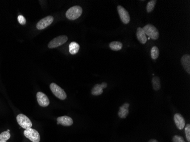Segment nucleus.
Returning <instances> with one entry per match:
<instances>
[{
	"label": "nucleus",
	"instance_id": "obj_8",
	"mask_svg": "<svg viewBox=\"0 0 190 142\" xmlns=\"http://www.w3.org/2000/svg\"><path fill=\"white\" fill-rule=\"evenodd\" d=\"M54 17L52 16H47L45 18L40 20L36 24V28L38 30H43L47 27L50 26L53 22Z\"/></svg>",
	"mask_w": 190,
	"mask_h": 142
},
{
	"label": "nucleus",
	"instance_id": "obj_2",
	"mask_svg": "<svg viewBox=\"0 0 190 142\" xmlns=\"http://www.w3.org/2000/svg\"><path fill=\"white\" fill-rule=\"evenodd\" d=\"M143 30L146 35L153 40H157L159 38V33L158 29L153 25L147 24L143 27Z\"/></svg>",
	"mask_w": 190,
	"mask_h": 142
},
{
	"label": "nucleus",
	"instance_id": "obj_6",
	"mask_svg": "<svg viewBox=\"0 0 190 142\" xmlns=\"http://www.w3.org/2000/svg\"><path fill=\"white\" fill-rule=\"evenodd\" d=\"M24 135L32 142H40V135L39 133L35 129H25L23 132Z\"/></svg>",
	"mask_w": 190,
	"mask_h": 142
},
{
	"label": "nucleus",
	"instance_id": "obj_20",
	"mask_svg": "<svg viewBox=\"0 0 190 142\" xmlns=\"http://www.w3.org/2000/svg\"><path fill=\"white\" fill-rule=\"evenodd\" d=\"M157 2V1L156 0H151L147 3L146 6V10L147 13H151L154 10Z\"/></svg>",
	"mask_w": 190,
	"mask_h": 142
},
{
	"label": "nucleus",
	"instance_id": "obj_17",
	"mask_svg": "<svg viewBox=\"0 0 190 142\" xmlns=\"http://www.w3.org/2000/svg\"><path fill=\"white\" fill-rule=\"evenodd\" d=\"M109 46L110 49L115 51H118L121 50L123 49V43H121L120 42H117V41L112 42L109 43Z\"/></svg>",
	"mask_w": 190,
	"mask_h": 142
},
{
	"label": "nucleus",
	"instance_id": "obj_11",
	"mask_svg": "<svg viewBox=\"0 0 190 142\" xmlns=\"http://www.w3.org/2000/svg\"><path fill=\"white\" fill-rule=\"evenodd\" d=\"M73 120L68 116H62L57 118V124H61L64 126H70L73 124Z\"/></svg>",
	"mask_w": 190,
	"mask_h": 142
},
{
	"label": "nucleus",
	"instance_id": "obj_23",
	"mask_svg": "<svg viewBox=\"0 0 190 142\" xmlns=\"http://www.w3.org/2000/svg\"><path fill=\"white\" fill-rule=\"evenodd\" d=\"M173 142H186L181 136L179 135H175L172 138Z\"/></svg>",
	"mask_w": 190,
	"mask_h": 142
},
{
	"label": "nucleus",
	"instance_id": "obj_3",
	"mask_svg": "<svg viewBox=\"0 0 190 142\" xmlns=\"http://www.w3.org/2000/svg\"><path fill=\"white\" fill-rule=\"evenodd\" d=\"M53 93L60 100H64L67 98V94L63 89L55 83H51L50 86Z\"/></svg>",
	"mask_w": 190,
	"mask_h": 142
},
{
	"label": "nucleus",
	"instance_id": "obj_5",
	"mask_svg": "<svg viewBox=\"0 0 190 142\" xmlns=\"http://www.w3.org/2000/svg\"><path fill=\"white\" fill-rule=\"evenodd\" d=\"M68 40V37L66 36H57L51 40L48 45L50 49H54L64 45Z\"/></svg>",
	"mask_w": 190,
	"mask_h": 142
},
{
	"label": "nucleus",
	"instance_id": "obj_9",
	"mask_svg": "<svg viewBox=\"0 0 190 142\" xmlns=\"http://www.w3.org/2000/svg\"><path fill=\"white\" fill-rule=\"evenodd\" d=\"M36 98L37 101L40 106L47 107L50 104V101L49 98L45 94L39 92L36 94Z\"/></svg>",
	"mask_w": 190,
	"mask_h": 142
},
{
	"label": "nucleus",
	"instance_id": "obj_14",
	"mask_svg": "<svg viewBox=\"0 0 190 142\" xmlns=\"http://www.w3.org/2000/svg\"><path fill=\"white\" fill-rule=\"evenodd\" d=\"M129 103H125L123 105L119 107V111L118 113V115L121 118H125L129 114Z\"/></svg>",
	"mask_w": 190,
	"mask_h": 142
},
{
	"label": "nucleus",
	"instance_id": "obj_12",
	"mask_svg": "<svg viewBox=\"0 0 190 142\" xmlns=\"http://www.w3.org/2000/svg\"><path fill=\"white\" fill-rule=\"evenodd\" d=\"M181 63L185 70L190 73V56L188 54L184 55L181 58Z\"/></svg>",
	"mask_w": 190,
	"mask_h": 142
},
{
	"label": "nucleus",
	"instance_id": "obj_4",
	"mask_svg": "<svg viewBox=\"0 0 190 142\" xmlns=\"http://www.w3.org/2000/svg\"><path fill=\"white\" fill-rule=\"evenodd\" d=\"M17 120L18 124H19V126L23 129H30L33 126L32 122L30 119L23 114H18L17 117Z\"/></svg>",
	"mask_w": 190,
	"mask_h": 142
},
{
	"label": "nucleus",
	"instance_id": "obj_15",
	"mask_svg": "<svg viewBox=\"0 0 190 142\" xmlns=\"http://www.w3.org/2000/svg\"><path fill=\"white\" fill-rule=\"evenodd\" d=\"M80 46L75 42H72L69 45V52L72 55H75L79 51Z\"/></svg>",
	"mask_w": 190,
	"mask_h": 142
},
{
	"label": "nucleus",
	"instance_id": "obj_19",
	"mask_svg": "<svg viewBox=\"0 0 190 142\" xmlns=\"http://www.w3.org/2000/svg\"><path fill=\"white\" fill-rule=\"evenodd\" d=\"M159 55V50L156 46H154L151 49V58L153 60H156Z\"/></svg>",
	"mask_w": 190,
	"mask_h": 142
},
{
	"label": "nucleus",
	"instance_id": "obj_25",
	"mask_svg": "<svg viewBox=\"0 0 190 142\" xmlns=\"http://www.w3.org/2000/svg\"><path fill=\"white\" fill-rule=\"evenodd\" d=\"M149 142H158L157 140H155V139H151L150 140Z\"/></svg>",
	"mask_w": 190,
	"mask_h": 142
},
{
	"label": "nucleus",
	"instance_id": "obj_22",
	"mask_svg": "<svg viewBox=\"0 0 190 142\" xmlns=\"http://www.w3.org/2000/svg\"><path fill=\"white\" fill-rule=\"evenodd\" d=\"M185 133L187 141L190 142V124H187L185 127Z\"/></svg>",
	"mask_w": 190,
	"mask_h": 142
},
{
	"label": "nucleus",
	"instance_id": "obj_21",
	"mask_svg": "<svg viewBox=\"0 0 190 142\" xmlns=\"http://www.w3.org/2000/svg\"><path fill=\"white\" fill-rule=\"evenodd\" d=\"M10 138V132L6 131H4L2 133L0 134V140L3 141H6L9 140Z\"/></svg>",
	"mask_w": 190,
	"mask_h": 142
},
{
	"label": "nucleus",
	"instance_id": "obj_10",
	"mask_svg": "<svg viewBox=\"0 0 190 142\" xmlns=\"http://www.w3.org/2000/svg\"><path fill=\"white\" fill-rule=\"evenodd\" d=\"M174 122L176 124L177 128L179 130H182L184 129L185 127L186 123H185V120L183 116H181V114L177 113L174 115Z\"/></svg>",
	"mask_w": 190,
	"mask_h": 142
},
{
	"label": "nucleus",
	"instance_id": "obj_18",
	"mask_svg": "<svg viewBox=\"0 0 190 142\" xmlns=\"http://www.w3.org/2000/svg\"><path fill=\"white\" fill-rule=\"evenodd\" d=\"M153 87L155 90H158L161 88V81L160 79L157 76L153 77L152 79Z\"/></svg>",
	"mask_w": 190,
	"mask_h": 142
},
{
	"label": "nucleus",
	"instance_id": "obj_1",
	"mask_svg": "<svg viewBox=\"0 0 190 142\" xmlns=\"http://www.w3.org/2000/svg\"><path fill=\"white\" fill-rule=\"evenodd\" d=\"M83 13V9L80 6H74L66 12L67 18L70 20H75L80 17Z\"/></svg>",
	"mask_w": 190,
	"mask_h": 142
},
{
	"label": "nucleus",
	"instance_id": "obj_13",
	"mask_svg": "<svg viewBox=\"0 0 190 142\" xmlns=\"http://www.w3.org/2000/svg\"><path fill=\"white\" fill-rule=\"evenodd\" d=\"M136 36H137L138 40L140 41V42L144 45L145 44L147 40V38L146 37V34L143 31V29L141 27H138L136 32Z\"/></svg>",
	"mask_w": 190,
	"mask_h": 142
},
{
	"label": "nucleus",
	"instance_id": "obj_16",
	"mask_svg": "<svg viewBox=\"0 0 190 142\" xmlns=\"http://www.w3.org/2000/svg\"><path fill=\"white\" fill-rule=\"evenodd\" d=\"M104 88L102 84H96L91 90V93L94 96H99L103 93Z\"/></svg>",
	"mask_w": 190,
	"mask_h": 142
},
{
	"label": "nucleus",
	"instance_id": "obj_7",
	"mask_svg": "<svg viewBox=\"0 0 190 142\" xmlns=\"http://www.w3.org/2000/svg\"><path fill=\"white\" fill-rule=\"evenodd\" d=\"M117 11L121 21L124 23V24L126 25L128 24L130 21V17L128 12L120 5H119L117 6Z\"/></svg>",
	"mask_w": 190,
	"mask_h": 142
},
{
	"label": "nucleus",
	"instance_id": "obj_24",
	"mask_svg": "<svg viewBox=\"0 0 190 142\" xmlns=\"http://www.w3.org/2000/svg\"><path fill=\"white\" fill-rule=\"evenodd\" d=\"M18 22L21 25H25L26 23V20L25 18L23 16V15H18Z\"/></svg>",
	"mask_w": 190,
	"mask_h": 142
},
{
	"label": "nucleus",
	"instance_id": "obj_26",
	"mask_svg": "<svg viewBox=\"0 0 190 142\" xmlns=\"http://www.w3.org/2000/svg\"><path fill=\"white\" fill-rule=\"evenodd\" d=\"M0 142H6V141H3V140H0Z\"/></svg>",
	"mask_w": 190,
	"mask_h": 142
}]
</instances>
